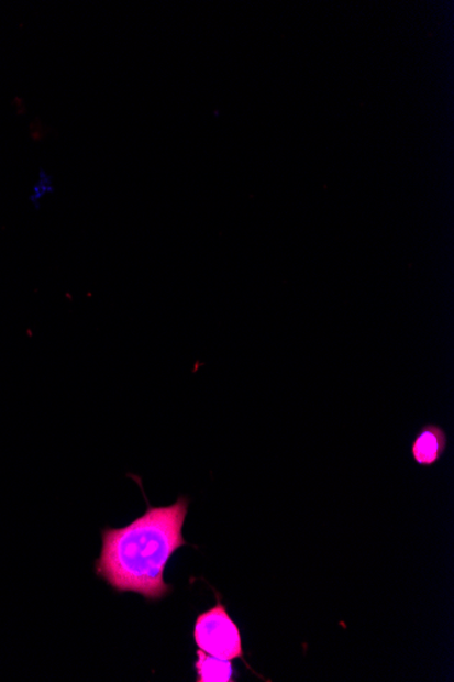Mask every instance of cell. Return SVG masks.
Wrapping results in <instances>:
<instances>
[{
    "label": "cell",
    "instance_id": "cell-1",
    "mask_svg": "<svg viewBox=\"0 0 454 682\" xmlns=\"http://www.w3.org/2000/svg\"><path fill=\"white\" fill-rule=\"evenodd\" d=\"M188 508V498L180 497L168 507L148 506L145 515L122 529L103 530L97 575L120 593L164 598L170 593L164 578L166 564L187 546L182 527Z\"/></svg>",
    "mask_w": 454,
    "mask_h": 682
},
{
    "label": "cell",
    "instance_id": "cell-2",
    "mask_svg": "<svg viewBox=\"0 0 454 682\" xmlns=\"http://www.w3.org/2000/svg\"><path fill=\"white\" fill-rule=\"evenodd\" d=\"M217 605L200 613L195 623L193 640L198 649L211 657L234 661L244 658L243 639L237 624L230 617L217 595Z\"/></svg>",
    "mask_w": 454,
    "mask_h": 682
},
{
    "label": "cell",
    "instance_id": "cell-3",
    "mask_svg": "<svg viewBox=\"0 0 454 682\" xmlns=\"http://www.w3.org/2000/svg\"><path fill=\"white\" fill-rule=\"evenodd\" d=\"M446 433L439 426H424L417 435L411 447L413 461L419 466L430 468L439 462L446 450Z\"/></svg>",
    "mask_w": 454,
    "mask_h": 682
},
{
    "label": "cell",
    "instance_id": "cell-4",
    "mask_svg": "<svg viewBox=\"0 0 454 682\" xmlns=\"http://www.w3.org/2000/svg\"><path fill=\"white\" fill-rule=\"evenodd\" d=\"M198 682H233L234 668L232 661L211 657L198 650V661L195 663Z\"/></svg>",
    "mask_w": 454,
    "mask_h": 682
},
{
    "label": "cell",
    "instance_id": "cell-5",
    "mask_svg": "<svg viewBox=\"0 0 454 682\" xmlns=\"http://www.w3.org/2000/svg\"><path fill=\"white\" fill-rule=\"evenodd\" d=\"M55 191L54 177H52L44 168L38 170L37 182L34 183L33 190L29 200L33 204L34 208H40L42 199L47 195Z\"/></svg>",
    "mask_w": 454,
    "mask_h": 682
}]
</instances>
